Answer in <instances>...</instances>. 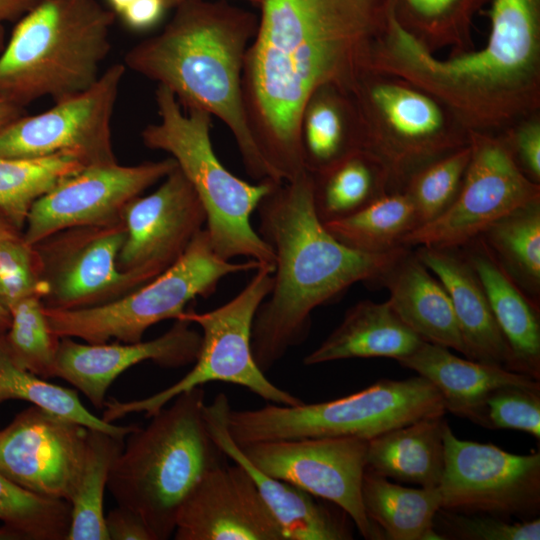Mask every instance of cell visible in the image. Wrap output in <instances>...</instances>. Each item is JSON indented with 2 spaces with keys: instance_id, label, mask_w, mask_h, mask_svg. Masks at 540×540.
Wrapping results in <instances>:
<instances>
[{
  "instance_id": "obj_1",
  "label": "cell",
  "mask_w": 540,
  "mask_h": 540,
  "mask_svg": "<svg viewBox=\"0 0 540 540\" xmlns=\"http://www.w3.org/2000/svg\"><path fill=\"white\" fill-rule=\"evenodd\" d=\"M386 0H262L242 94L254 141L282 182L307 171L304 108L319 89L352 96L366 74Z\"/></svg>"
},
{
  "instance_id": "obj_2",
  "label": "cell",
  "mask_w": 540,
  "mask_h": 540,
  "mask_svg": "<svg viewBox=\"0 0 540 540\" xmlns=\"http://www.w3.org/2000/svg\"><path fill=\"white\" fill-rule=\"evenodd\" d=\"M490 21L479 51L439 59L388 5L367 71L411 84L447 106L470 131L500 127L539 102L540 0H493Z\"/></svg>"
},
{
  "instance_id": "obj_3",
  "label": "cell",
  "mask_w": 540,
  "mask_h": 540,
  "mask_svg": "<svg viewBox=\"0 0 540 540\" xmlns=\"http://www.w3.org/2000/svg\"><path fill=\"white\" fill-rule=\"evenodd\" d=\"M313 189L312 174L305 171L276 183L256 209L257 232L275 256L272 288L251 334L253 358L264 373L307 338L315 308L357 282H380L409 248L369 253L341 243L319 219Z\"/></svg>"
},
{
  "instance_id": "obj_4",
  "label": "cell",
  "mask_w": 540,
  "mask_h": 540,
  "mask_svg": "<svg viewBox=\"0 0 540 540\" xmlns=\"http://www.w3.org/2000/svg\"><path fill=\"white\" fill-rule=\"evenodd\" d=\"M257 26V14L227 0L185 1L159 33L126 52L123 64L168 88L184 110L221 120L255 182H281L254 141L243 103L245 56Z\"/></svg>"
},
{
  "instance_id": "obj_5",
  "label": "cell",
  "mask_w": 540,
  "mask_h": 540,
  "mask_svg": "<svg viewBox=\"0 0 540 540\" xmlns=\"http://www.w3.org/2000/svg\"><path fill=\"white\" fill-rule=\"evenodd\" d=\"M202 386L183 392L126 437L108 477L118 505L136 512L154 540L173 536L178 510L200 478L225 462L204 418Z\"/></svg>"
},
{
  "instance_id": "obj_6",
  "label": "cell",
  "mask_w": 540,
  "mask_h": 540,
  "mask_svg": "<svg viewBox=\"0 0 540 540\" xmlns=\"http://www.w3.org/2000/svg\"><path fill=\"white\" fill-rule=\"evenodd\" d=\"M115 17L97 0H40L0 53V101L24 108L90 88L110 53Z\"/></svg>"
},
{
  "instance_id": "obj_7",
  "label": "cell",
  "mask_w": 540,
  "mask_h": 540,
  "mask_svg": "<svg viewBox=\"0 0 540 540\" xmlns=\"http://www.w3.org/2000/svg\"><path fill=\"white\" fill-rule=\"evenodd\" d=\"M157 123L141 132L143 144L168 153L196 191L206 213V230L215 252L226 260L247 257L274 266L270 246L251 226V215L276 183L246 182L225 168L215 154L212 116L200 109L184 110L175 95L158 85Z\"/></svg>"
},
{
  "instance_id": "obj_8",
  "label": "cell",
  "mask_w": 540,
  "mask_h": 540,
  "mask_svg": "<svg viewBox=\"0 0 540 540\" xmlns=\"http://www.w3.org/2000/svg\"><path fill=\"white\" fill-rule=\"evenodd\" d=\"M443 399L424 377L381 379L347 396L287 406L268 404L253 410H231L228 430L238 445L254 442L356 437L370 440L411 422L442 416Z\"/></svg>"
},
{
  "instance_id": "obj_9",
  "label": "cell",
  "mask_w": 540,
  "mask_h": 540,
  "mask_svg": "<svg viewBox=\"0 0 540 540\" xmlns=\"http://www.w3.org/2000/svg\"><path fill=\"white\" fill-rule=\"evenodd\" d=\"M261 263H235L219 256L204 228L170 268L128 294L96 307L56 310L43 307L52 333L86 343H134L147 329L164 320H177L189 302L212 294L226 276L255 270Z\"/></svg>"
},
{
  "instance_id": "obj_10",
  "label": "cell",
  "mask_w": 540,
  "mask_h": 540,
  "mask_svg": "<svg viewBox=\"0 0 540 540\" xmlns=\"http://www.w3.org/2000/svg\"><path fill=\"white\" fill-rule=\"evenodd\" d=\"M245 287L225 304L207 312L184 311L178 319L201 328V345L193 368L179 381L146 398L106 400L102 419L113 423L129 414L150 417L179 394L209 382H224L247 388L274 404L295 406L303 400L285 391L265 376L254 361L252 325L261 303L269 295L274 266L262 264Z\"/></svg>"
},
{
  "instance_id": "obj_11",
  "label": "cell",
  "mask_w": 540,
  "mask_h": 540,
  "mask_svg": "<svg viewBox=\"0 0 540 540\" xmlns=\"http://www.w3.org/2000/svg\"><path fill=\"white\" fill-rule=\"evenodd\" d=\"M470 159L456 198L402 240L406 247L459 248L510 212L540 200L539 183L518 166L507 142L470 131Z\"/></svg>"
},
{
  "instance_id": "obj_12",
  "label": "cell",
  "mask_w": 540,
  "mask_h": 540,
  "mask_svg": "<svg viewBox=\"0 0 540 540\" xmlns=\"http://www.w3.org/2000/svg\"><path fill=\"white\" fill-rule=\"evenodd\" d=\"M445 465L438 486L441 509L520 520L540 510V452L514 454L443 430Z\"/></svg>"
},
{
  "instance_id": "obj_13",
  "label": "cell",
  "mask_w": 540,
  "mask_h": 540,
  "mask_svg": "<svg viewBox=\"0 0 540 540\" xmlns=\"http://www.w3.org/2000/svg\"><path fill=\"white\" fill-rule=\"evenodd\" d=\"M125 71L124 64H113L87 90L2 128L0 158L70 154L86 167L117 163L111 121Z\"/></svg>"
},
{
  "instance_id": "obj_14",
  "label": "cell",
  "mask_w": 540,
  "mask_h": 540,
  "mask_svg": "<svg viewBox=\"0 0 540 540\" xmlns=\"http://www.w3.org/2000/svg\"><path fill=\"white\" fill-rule=\"evenodd\" d=\"M126 237L123 220L99 226H76L34 244L44 288L42 304L56 310H79L110 303L147 283L122 271L117 258Z\"/></svg>"
},
{
  "instance_id": "obj_15",
  "label": "cell",
  "mask_w": 540,
  "mask_h": 540,
  "mask_svg": "<svg viewBox=\"0 0 540 540\" xmlns=\"http://www.w3.org/2000/svg\"><path fill=\"white\" fill-rule=\"evenodd\" d=\"M368 441L315 437L239 445L259 470L342 509L365 539H383L362 503Z\"/></svg>"
},
{
  "instance_id": "obj_16",
  "label": "cell",
  "mask_w": 540,
  "mask_h": 540,
  "mask_svg": "<svg viewBox=\"0 0 540 540\" xmlns=\"http://www.w3.org/2000/svg\"><path fill=\"white\" fill-rule=\"evenodd\" d=\"M176 167L172 157L136 165L117 162L85 167L63 179L33 204L23 238L34 245L66 228L118 222L130 201Z\"/></svg>"
},
{
  "instance_id": "obj_17",
  "label": "cell",
  "mask_w": 540,
  "mask_h": 540,
  "mask_svg": "<svg viewBox=\"0 0 540 540\" xmlns=\"http://www.w3.org/2000/svg\"><path fill=\"white\" fill-rule=\"evenodd\" d=\"M89 428L31 405L0 429V470L37 495L70 501L82 474Z\"/></svg>"
},
{
  "instance_id": "obj_18",
  "label": "cell",
  "mask_w": 540,
  "mask_h": 540,
  "mask_svg": "<svg viewBox=\"0 0 540 540\" xmlns=\"http://www.w3.org/2000/svg\"><path fill=\"white\" fill-rule=\"evenodd\" d=\"M122 220L126 237L118 254V268L148 282L182 257L204 229L206 213L177 166L154 192L130 201Z\"/></svg>"
},
{
  "instance_id": "obj_19",
  "label": "cell",
  "mask_w": 540,
  "mask_h": 540,
  "mask_svg": "<svg viewBox=\"0 0 540 540\" xmlns=\"http://www.w3.org/2000/svg\"><path fill=\"white\" fill-rule=\"evenodd\" d=\"M175 540H285L254 480L241 465L207 471L182 502Z\"/></svg>"
},
{
  "instance_id": "obj_20",
  "label": "cell",
  "mask_w": 540,
  "mask_h": 540,
  "mask_svg": "<svg viewBox=\"0 0 540 540\" xmlns=\"http://www.w3.org/2000/svg\"><path fill=\"white\" fill-rule=\"evenodd\" d=\"M201 333L192 324L177 319L161 336L134 343H79L70 337L60 338L54 377L69 382L98 409H103L106 393L124 371L144 361L163 368H179L194 363Z\"/></svg>"
},
{
  "instance_id": "obj_21",
  "label": "cell",
  "mask_w": 540,
  "mask_h": 540,
  "mask_svg": "<svg viewBox=\"0 0 540 540\" xmlns=\"http://www.w3.org/2000/svg\"><path fill=\"white\" fill-rule=\"evenodd\" d=\"M230 410L229 399L224 393L205 404L204 418L209 433L225 456L250 474L285 540L353 539L347 520L349 516L342 509H334L308 492L267 475L246 458L229 433Z\"/></svg>"
},
{
  "instance_id": "obj_22",
  "label": "cell",
  "mask_w": 540,
  "mask_h": 540,
  "mask_svg": "<svg viewBox=\"0 0 540 540\" xmlns=\"http://www.w3.org/2000/svg\"><path fill=\"white\" fill-rule=\"evenodd\" d=\"M414 252L443 284L451 299L466 358L515 371L510 348L462 249L419 246Z\"/></svg>"
},
{
  "instance_id": "obj_23",
  "label": "cell",
  "mask_w": 540,
  "mask_h": 540,
  "mask_svg": "<svg viewBox=\"0 0 540 540\" xmlns=\"http://www.w3.org/2000/svg\"><path fill=\"white\" fill-rule=\"evenodd\" d=\"M398 363L432 383L446 411L486 428V400L494 391L508 386L540 390L539 380L526 374L460 358L448 348L425 341Z\"/></svg>"
},
{
  "instance_id": "obj_24",
  "label": "cell",
  "mask_w": 540,
  "mask_h": 540,
  "mask_svg": "<svg viewBox=\"0 0 540 540\" xmlns=\"http://www.w3.org/2000/svg\"><path fill=\"white\" fill-rule=\"evenodd\" d=\"M486 293L516 372L540 379V319L533 300L479 236L462 247Z\"/></svg>"
},
{
  "instance_id": "obj_25",
  "label": "cell",
  "mask_w": 540,
  "mask_h": 540,
  "mask_svg": "<svg viewBox=\"0 0 540 540\" xmlns=\"http://www.w3.org/2000/svg\"><path fill=\"white\" fill-rule=\"evenodd\" d=\"M380 283L388 289L395 313L420 338L467 356L446 289L411 248L394 262Z\"/></svg>"
},
{
  "instance_id": "obj_26",
  "label": "cell",
  "mask_w": 540,
  "mask_h": 540,
  "mask_svg": "<svg viewBox=\"0 0 540 540\" xmlns=\"http://www.w3.org/2000/svg\"><path fill=\"white\" fill-rule=\"evenodd\" d=\"M423 342L399 318L388 300L381 303L363 300L346 311L341 323L304 357L303 364L374 357L399 361Z\"/></svg>"
},
{
  "instance_id": "obj_27",
  "label": "cell",
  "mask_w": 540,
  "mask_h": 540,
  "mask_svg": "<svg viewBox=\"0 0 540 540\" xmlns=\"http://www.w3.org/2000/svg\"><path fill=\"white\" fill-rule=\"evenodd\" d=\"M442 416L423 418L368 440L366 468L388 479L438 487L445 465Z\"/></svg>"
},
{
  "instance_id": "obj_28",
  "label": "cell",
  "mask_w": 540,
  "mask_h": 540,
  "mask_svg": "<svg viewBox=\"0 0 540 540\" xmlns=\"http://www.w3.org/2000/svg\"><path fill=\"white\" fill-rule=\"evenodd\" d=\"M361 494L365 513L383 539L443 540L434 526L442 501L438 487H405L366 468Z\"/></svg>"
},
{
  "instance_id": "obj_29",
  "label": "cell",
  "mask_w": 540,
  "mask_h": 540,
  "mask_svg": "<svg viewBox=\"0 0 540 540\" xmlns=\"http://www.w3.org/2000/svg\"><path fill=\"white\" fill-rule=\"evenodd\" d=\"M352 98L332 87L315 92L300 123V138L307 171L318 173L347 154L357 151L360 126Z\"/></svg>"
},
{
  "instance_id": "obj_30",
  "label": "cell",
  "mask_w": 540,
  "mask_h": 540,
  "mask_svg": "<svg viewBox=\"0 0 540 540\" xmlns=\"http://www.w3.org/2000/svg\"><path fill=\"white\" fill-rule=\"evenodd\" d=\"M324 225L348 247L382 253L403 246V238L417 227V220L412 201L402 191L384 193L353 214Z\"/></svg>"
},
{
  "instance_id": "obj_31",
  "label": "cell",
  "mask_w": 540,
  "mask_h": 540,
  "mask_svg": "<svg viewBox=\"0 0 540 540\" xmlns=\"http://www.w3.org/2000/svg\"><path fill=\"white\" fill-rule=\"evenodd\" d=\"M480 237L517 284L536 302L540 293V200L491 224Z\"/></svg>"
},
{
  "instance_id": "obj_32",
  "label": "cell",
  "mask_w": 540,
  "mask_h": 540,
  "mask_svg": "<svg viewBox=\"0 0 540 540\" xmlns=\"http://www.w3.org/2000/svg\"><path fill=\"white\" fill-rule=\"evenodd\" d=\"M124 439L89 429L85 465L70 499L71 522L67 540H109L103 509L109 472Z\"/></svg>"
},
{
  "instance_id": "obj_33",
  "label": "cell",
  "mask_w": 540,
  "mask_h": 540,
  "mask_svg": "<svg viewBox=\"0 0 540 540\" xmlns=\"http://www.w3.org/2000/svg\"><path fill=\"white\" fill-rule=\"evenodd\" d=\"M312 177L314 205L323 223L351 215L386 193L380 170L359 151Z\"/></svg>"
},
{
  "instance_id": "obj_34",
  "label": "cell",
  "mask_w": 540,
  "mask_h": 540,
  "mask_svg": "<svg viewBox=\"0 0 540 540\" xmlns=\"http://www.w3.org/2000/svg\"><path fill=\"white\" fill-rule=\"evenodd\" d=\"M9 400L30 402L89 429L103 431L121 439H125L137 426L107 423L85 408L75 390L52 384L18 367L9 357L3 333H0V405Z\"/></svg>"
},
{
  "instance_id": "obj_35",
  "label": "cell",
  "mask_w": 540,
  "mask_h": 540,
  "mask_svg": "<svg viewBox=\"0 0 540 540\" xmlns=\"http://www.w3.org/2000/svg\"><path fill=\"white\" fill-rule=\"evenodd\" d=\"M86 165L70 154L0 158V208L24 230L33 204Z\"/></svg>"
},
{
  "instance_id": "obj_36",
  "label": "cell",
  "mask_w": 540,
  "mask_h": 540,
  "mask_svg": "<svg viewBox=\"0 0 540 540\" xmlns=\"http://www.w3.org/2000/svg\"><path fill=\"white\" fill-rule=\"evenodd\" d=\"M0 522L5 539L67 540L71 505L32 493L0 470Z\"/></svg>"
},
{
  "instance_id": "obj_37",
  "label": "cell",
  "mask_w": 540,
  "mask_h": 540,
  "mask_svg": "<svg viewBox=\"0 0 540 540\" xmlns=\"http://www.w3.org/2000/svg\"><path fill=\"white\" fill-rule=\"evenodd\" d=\"M8 311L11 321L3 341L13 363L41 378H54L60 338L49 328L41 297H26Z\"/></svg>"
},
{
  "instance_id": "obj_38",
  "label": "cell",
  "mask_w": 540,
  "mask_h": 540,
  "mask_svg": "<svg viewBox=\"0 0 540 540\" xmlns=\"http://www.w3.org/2000/svg\"><path fill=\"white\" fill-rule=\"evenodd\" d=\"M470 155L471 148L467 143L430 162L409 179L403 192L412 201L417 227L436 219L453 203Z\"/></svg>"
},
{
  "instance_id": "obj_39",
  "label": "cell",
  "mask_w": 540,
  "mask_h": 540,
  "mask_svg": "<svg viewBox=\"0 0 540 540\" xmlns=\"http://www.w3.org/2000/svg\"><path fill=\"white\" fill-rule=\"evenodd\" d=\"M485 0H390L398 20L416 36L464 33Z\"/></svg>"
},
{
  "instance_id": "obj_40",
  "label": "cell",
  "mask_w": 540,
  "mask_h": 540,
  "mask_svg": "<svg viewBox=\"0 0 540 540\" xmlns=\"http://www.w3.org/2000/svg\"><path fill=\"white\" fill-rule=\"evenodd\" d=\"M442 539L462 540H539L537 517L512 522L488 514L460 513L439 509L434 519Z\"/></svg>"
},
{
  "instance_id": "obj_41",
  "label": "cell",
  "mask_w": 540,
  "mask_h": 540,
  "mask_svg": "<svg viewBox=\"0 0 540 540\" xmlns=\"http://www.w3.org/2000/svg\"><path fill=\"white\" fill-rule=\"evenodd\" d=\"M44 288L38 254L23 236L0 243V306L7 311L18 301L39 295ZM9 312V311H8Z\"/></svg>"
},
{
  "instance_id": "obj_42",
  "label": "cell",
  "mask_w": 540,
  "mask_h": 540,
  "mask_svg": "<svg viewBox=\"0 0 540 540\" xmlns=\"http://www.w3.org/2000/svg\"><path fill=\"white\" fill-rule=\"evenodd\" d=\"M488 428L513 429L540 439V390L508 386L486 400Z\"/></svg>"
},
{
  "instance_id": "obj_43",
  "label": "cell",
  "mask_w": 540,
  "mask_h": 540,
  "mask_svg": "<svg viewBox=\"0 0 540 540\" xmlns=\"http://www.w3.org/2000/svg\"><path fill=\"white\" fill-rule=\"evenodd\" d=\"M521 170L534 182L540 180V126L529 122L516 133L512 143H508Z\"/></svg>"
},
{
  "instance_id": "obj_44",
  "label": "cell",
  "mask_w": 540,
  "mask_h": 540,
  "mask_svg": "<svg viewBox=\"0 0 540 540\" xmlns=\"http://www.w3.org/2000/svg\"><path fill=\"white\" fill-rule=\"evenodd\" d=\"M105 527L109 540H154L143 519L120 505L105 516Z\"/></svg>"
},
{
  "instance_id": "obj_45",
  "label": "cell",
  "mask_w": 540,
  "mask_h": 540,
  "mask_svg": "<svg viewBox=\"0 0 540 540\" xmlns=\"http://www.w3.org/2000/svg\"><path fill=\"white\" fill-rule=\"evenodd\" d=\"M165 10L163 0H134L119 16L127 27L143 31L155 26Z\"/></svg>"
},
{
  "instance_id": "obj_46",
  "label": "cell",
  "mask_w": 540,
  "mask_h": 540,
  "mask_svg": "<svg viewBox=\"0 0 540 540\" xmlns=\"http://www.w3.org/2000/svg\"><path fill=\"white\" fill-rule=\"evenodd\" d=\"M40 0H0V23L18 21Z\"/></svg>"
},
{
  "instance_id": "obj_47",
  "label": "cell",
  "mask_w": 540,
  "mask_h": 540,
  "mask_svg": "<svg viewBox=\"0 0 540 540\" xmlns=\"http://www.w3.org/2000/svg\"><path fill=\"white\" fill-rule=\"evenodd\" d=\"M21 236H23V230L12 221L2 208H0V243Z\"/></svg>"
},
{
  "instance_id": "obj_48",
  "label": "cell",
  "mask_w": 540,
  "mask_h": 540,
  "mask_svg": "<svg viewBox=\"0 0 540 540\" xmlns=\"http://www.w3.org/2000/svg\"><path fill=\"white\" fill-rule=\"evenodd\" d=\"M25 114V108L0 101V130Z\"/></svg>"
},
{
  "instance_id": "obj_49",
  "label": "cell",
  "mask_w": 540,
  "mask_h": 540,
  "mask_svg": "<svg viewBox=\"0 0 540 540\" xmlns=\"http://www.w3.org/2000/svg\"><path fill=\"white\" fill-rule=\"evenodd\" d=\"M133 1L134 0H107L111 7V10L118 15H120L124 11V9Z\"/></svg>"
},
{
  "instance_id": "obj_50",
  "label": "cell",
  "mask_w": 540,
  "mask_h": 540,
  "mask_svg": "<svg viewBox=\"0 0 540 540\" xmlns=\"http://www.w3.org/2000/svg\"><path fill=\"white\" fill-rule=\"evenodd\" d=\"M10 313L0 306V333H5L10 326Z\"/></svg>"
},
{
  "instance_id": "obj_51",
  "label": "cell",
  "mask_w": 540,
  "mask_h": 540,
  "mask_svg": "<svg viewBox=\"0 0 540 540\" xmlns=\"http://www.w3.org/2000/svg\"><path fill=\"white\" fill-rule=\"evenodd\" d=\"M164 1V4L166 6L167 9H170V8H175L176 6H178L179 4L185 2V1H189V0H163ZM240 1H244V2H248L252 5H254L255 7H258L260 6L262 0H240Z\"/></svg>"
},
{
  "instance_id": "obj_52",
  "label": "cell",
  "mask_w": 540,
  "mask_h": 540,
  "mask_svg": "<svg viewBox=\"0 0 540 540\" xmlns=\"http://www.w3.org/2000/svg\"><path fill=\"white\" fill-rule=\"evenodd\" d=\"M5 44H6L5 30H4L3 25L0 23V53L2 52Z\"/></svg>"
}]
</instances>
